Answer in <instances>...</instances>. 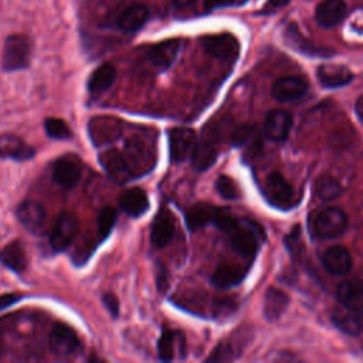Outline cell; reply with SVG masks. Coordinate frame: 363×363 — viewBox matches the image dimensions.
I'll list each match as a JSON object with an SVG mask.
<instances>
[{
	"mask_svg": "<svg viewBox=\"0 0 363 363\" xmlns=\"http://www.w3.org/2000/svg\"><path fill=\"white\" fill-rule=\"evenodd\" d=\"M225 233L233 250L245 258H252L265 238L261 225L248 218H235Z\"/></svg>",
	"mask_w": 363,
	"mask_h": 363,
	"instance_id": "obj_1",
	"label": "cell"
},
{
	"mask_svg": "<svg viewBox=\"0 0 363 363\" xmlns=\"http://www.w3.org/2000/svg\"><path fill=\"white\" fill-rule=\"evenodd\" d=\"M347 216L337 207H325L312 213L309 218V230L313 237L330 240L342 235L347 228Z\"/></svg>",
	"mask_w": 363,
	"mask_h": 363,
	"instance_id": "obj_2",
	"label": "cell"
},
{
	"mask_svg": "<svg viewBox=\"0 0 363 363\" xmlns=\"http://www.w3.org/2000/svg\"><path fill=\"white\" fill-rule=\"evenodd\" d=\"M31 41L26 34H11L4 41L1 57L3 69L7 72L24 69L30 65Z\"/></svg>",
	"mask_w": 363,
	"mask_h": 363,
	"instance_id": "obj_3",
	"label": "cell"
},
{
	"mask_svg": "<svg viewBox=\"0 0 363 363\" xmlns=\"http://www.w3.org/2000/svg\"><path fill=\"white\" fill-rule=\"evenodd\" d=\"M262 194L271 206L278 208H289L295 201L294 189L279 173H271L267 176L262 184Z\"/></svg>",
	"mask_w": 363,
	"mask_h": 363,
	"instance_id": "obj_4",
	"label": "cell"
},
{
	"mask_svg": "<svg viewBox=\"0 0 363 363\" xmlns=\"http://www.w3.org/2000/svg\"><path fill=\"white\" fill-rule=\"evenodd\" d=\"M78 228H79L78 220L72 213H68V211L61 213L50 235V244L52 250L57 252L67 250L74 241V238L77 237Z\"/></svg>",
	"mask_w": 363,
	"mask_h": 363,
	"instance_id": "obj_5",
	"label": "cell"
},
{
	"mask_svg": "<svg viewBox=\"0 0 363 363\" xmlns=\"http://www.w3.org/2000/svg\"><path fill=\"white\" fill-rule=\"evenodd\" d=\"M79 337L72 328L65 323H54L50 333V347L52 353L61 357L72 356L79 349Z\"/></svg>",
	"mask_w": 363,
	"mask_h": 363,
	"instance_id": "obj_6",
	"label": "cell"
},
{
	"mask_svg": "<svg viewBox=\"0 0 363 363\" xmlns=\"http://www.w3.org/2000/svg\"><path fill=\"white\" fill-rule=\"evenodd\" d=\"M197 145L196 133L190 128H173L169 130V152L174 163H180L193 155Z\"/></svg>",
	"mask_w": 363,
	"mask_h": 363,
	"instance_id": "obj_7",
	"label": "cell"
},
{
	"mask_svg": "<svg viewBox=\"0 0 363 363\" xmlns=\"http://www.w3.org/2000/svg\"><path fill=\"white\" fill-rule=\"evenodd\" d=\"M122 129V122L111 116H98L91 119L88 123L89 138L96 146H104L116 140L121 136Z\"/></svg>",
	"mask_w": 363,
	"mask_h": 363,
	"instance_id": "obj_8",
	"label": "cell"
},
{
	"mask_svg": "<svg viewBox=\"0 0 363 363\" xmlns=\"http://www.w3.org/2000/svg\"><path fill=\"white\" fill-rule=\"evenodd\" d=\"M99 162L105 172L118 183L128 180L132 176L133 167L123 152L118 149H106L99 153Z\"/></svg>",
	"mask_w": 363,
	"mask_h": 363,
	"instance_id": "obj_9",
	"label": "cell"
},
{
	"mask_svg": "<svg viewBox=\"0 0 363 363\" xmlns=\"http://www.w3.org/2000/svg\"><path fill=\"white\" fill-rule=\"evenodd\" d=\"M16 213L18 221L27 231L33 234H41L44 231L47 214L41 203L35 200H24L20 203Z\"/></svg>",
	"mask_w": 363,
	"mask_h": 363,
	"instance_id": "obj_10",
	"label": "cell"
},
{
	"mask_svg": "<svg viewBox=\"0 0 363 363\" xmlns=\"http://www.w3.org/2000/svg\"><path fill=\"white\" fill-rule=\"evenodd\" d=\"M330 319L339 330L347 335H359L363 330V311L346 306L340 302L332 309Z\"/></svg>",
	"mask_w": 363,
	"mask_h": 363,
	"instance_id": "obj_11",
	"label": "cell"
},
{
	"mask_svg": "<svg viewBox=\"0 0 363 363\" xmlns=\"http://www.w3.org/2000/svg\"><path fill=\"white\" fill-rule=\"evenodd\" d=\"M182 41L177 38H170L166 41H160L149 48L146 54V60L157 69L163 71L167 69L174 60L177 58V54L180 51Z\"/></svg>",
	"mask_w": 363,
	"mask_h": 363,
	"instance_id": "obj_12",
	"label": "cell"
},
{
	"mask_svg": "<svg viewBox=\"0 0 363 363\" xmlns=\"http://www.w3.org/2000/svg\"><path fill=\"white\" fill-rule=\"evenodd\" d=\"M308 91V82L298 75H288L278 78L272 85V95L275 99L289 102L302 98Z\"/></svg>",
	"mask_w": 363,
	"mask_h": 363,
	"instance_id": "obj_13",
	"label": "cell"
},
{
	"mask_svg": "<svg viewBox=\"0 0 363 363\" xmlns=\"http://www.w3.org/2000/svg\"><path fill=\"white\" fill-rule=\"evenodd\" d=\"M204 50L221 60H231L238 55L240 44L237 38L231 34H217L204 37L201 41Z\"/></svg>",
	"mask_w": 363,
	"mask_h": 363,
	"instance_id": "obj_14",
	"label": "cell"
},
{
	"mask_svg": "<svg viewBox=\"0 0 363 363\" xmlns=\"http://www.w3.org/2000/svg\"><path fill=\"white\" fill-rule=\"evenodd\" d=\"M292 126V116L284 109H274L267 113L264 121V132L274 142L286 139Z\"/></svg>",
	"mask_w": 363,
	"mask_h": 363,
	"instance_id": "obj_15",
	"label": "cell"
},
{
	"mask_svg": "<svg viewBox=\"0 0 363 363\" xmlns=\"http://www.w3.org/2000/svg\"><path fill=\"white\" fill-rule=\"evenodd\" d=\"M34 149L14 133L0 135V157L13 160H28L34 156Z\"/></svg>",
	"mask_w": 363,
	"mask_h": 363,
	"instance_id": "obj_16",
	"label": "cell"
},
{
	"mask_svg": "<svg viewBox=\"0 0 363 363\" xmlns=\"http://www.w3.org/2000/svg\"><path fill=\"white\" fill-rule=\"evenodd\" d=\"M54 180L64 189L74 187L81 177V166L75 157H60L52 167Z\"/></svg>",
	"mask_w": 363,
	"mask_h": 363,
	"instance_id": "obj_17",
	"label": "cell"
},
{
	"mask_svg": "<svg viewBox=\"0 0 363 363\" xmlns=\"http://www.w3.org/2000/svg\"><path fill=\"white\" fill-rule=\"evenodd\" d=\"M322 264L332 275H346L352 268V255L343 245H332L322 255Z\"/></svg>",
	"mask_w": 363,
	"mask_h": 363,
	"instance_id": "obj_18",
	"label": "cell"
},
{
	"mask_svg": "<svg viewBox=\"0 0 363 363\" xmlns=\"http://www.w3.org/2000/svg\"><path fill=\"white\" fill-rule=\"evenodd\" d=\"M174 234V220L173 216L169 210L162 208L153 223H152V230H150V238L152 244L157 248H162L170 242Z\"/></svg>",
	"mask_w": 363,
	"mask_h": 363,
	"instance_id": "obj_19",
	"label": "cell"
},
{
	"mask_svg": "<svg viewBox=\"0 0 363 363\" xmlns=\"http://www.w3.org/2000/svg\"><path fill=\"white\" fill-rule=\"evenodd\" d=\"M316 77L325 88H340L353 79L352 71L337 64H322L316 71Z\"/></svg>",
	"mask_w": 363,
	"mask_h": 363,
	"instance_id": "obj_20",
	"label": "cell"
},
{
	"mask_svg": "<svg viewBox=\"0 0 363 363\" xmlns=\"http://www.w3.org/2000/svg\"><path fill=\"white\" fill-rule=\"evenodd\" d=\"M346 16V3L343 0H322L315 10V18L322 27H333Z\"/></svg>",
	"mask_w": 363,
	"mask_h": 363,
	"instance_id": "obj_21",
	"label": "cell"
},
{
	"mask_svg": "<svg viewBox=\"0 0 363 363\" xmlns=\"http://www.w3.org/2000/svg\"><path fill=\"white\" fill-rule=\"evenodd\" d=\"M147 18H149L147 7L145 4L136 3V4L126 7L121 13V16L118 18V27L123 33H135L146 24Z\"/></svg>",
	"mask_w": 363,
	"mask_h": 363,
	"instance_id": "obj_22",
	"label": "cell"
},
{
	"mask_svg": "<svg viewBox=\"0 0 363 363\" xmlns=\"http://www.w3.org/2000/svg\"><path fill=\"white\" fill-rule=\"evenodd\" d=\"M121 208L130 217H139L149 208V199L143 189L133 187L122 193L119 197Z\"/></svg>",
	"mask_w": 363,
	"mask_h": 363,
	"instance_id": "obj_23",
	"label": "cell"
},
{
	"mask_svg": "<svg viewBox=\"0 0 363 363\" xmlns=\"http://www.w3.org/2000/svg\"><path fill=\"white\" fill-rule=\"evenodd\" d=\"M0 262L14 272H23L27 267V254L21 241L14 240L0 250Z\"/></svg>",
	"mask_w": 363,
	"mask_h": 363,
	"instance_id": "obj_24",
	"label": "cell"
},
{
	"mask_svg": "<svg viewBox=\"0 0 363 363\" xmlns=\"http://www.w3.org/2000/svg\"><path fill=\"white\" fill-rule=\"evenodd\" d=\"M337 301L346 306L363 311V281L346 279L336 289Z\"/></svg>",
	"mask_w": 363,
	"mask_h": 363,
	"instance_id": "obj_25",
	"label": "cell"
},
{
	"mask_svg": "<svg viewBox=\"0 0 363 363\" xmlns=\"http://www.w3.org/2000/svg\"><path fill=\"white\" fill-rule=\"evenodd\" d=\"M116 78V68L112 64H102L88 78V92L92 95H101L108 91Z\"/></svg>",
	"mask_w": 363,
	"mask_h": 363,
	"instance_id": "obj_26",
	"label": "cell"
},
{
	"mask_svg": "<svg viewBox=\"0 0 363 363\" xmlns=\"http://www.w3.org/2000/svg\"><path fill=\"white\" fill-rule=\"evenodd\" d=\"M218 210H220L218 207H214L213 204H208V203L194 204L186 214L187 227L191 231H194V230L203 228L208 224H214Z\"/></svg>",
	"mask_w": 363,
	"mask_h": 363,
	"instance_id": "obj_27",
	"label": "cell"
},
{
	"mask_svg": "<svg viewBox=\"0 0 363 363\" xmlns=\"http://www.w3.org/2000/svg\"><path fill=\"white\" fill-rule=\"evenodd\" d=\"M245 271L247 269L241 265L223 262L216 268L211 277V282L218 288H231L234 285H238L244 279Z\"/></svg>",
	"mask_w": 363,
	"mask_h": 363,
	"instance_id": "obj_28",
	"label": "cell"
},
{
	"mask_svg": "<svg viewBox=\"0 0 363 363\" xmlns=\"http://www.w3.org/2000/svg\"><path fill=\"white\" fill-rule=\"evenodd\" d=\"M285 37H286V41L289 43L291 47H294L295 50H298L299 52H303V54H306V55L325 57V55L332 54L330 50L320 48V47L313 45L312 43H309V41L299 33V30H298L295 26H289V27H288V30H286V33H285Z\"/></svg>",
	"mask_w": 363,
	"mask_h": 363,
	"instance_id": "obj_29",
	"label": "cell"
},
{
	"mask_svg": "<svg viewBox=\"0 0 363 363\" xmlns=\"http://www.w3.org/2000/svg\"><path fill=\"white\" fill-rule=\"evenodd\" d=\"M288 302L289 299L286 294L277 288H269L264 301V315L267 320H277L284 313Z\"/></svg>",
	"mask_w": 363,
	"mask_h": 363,
	"instance_id": "obj_30",
	"label": "cell"
},
{
	"mask_svg": "<svg viewBox=\"0 0 363 363\" xmlns=\"http://www.w3.org/2000/svg\"><path fill=\"white\" fill-rule=\"evenodd\" d=\"M216 157H217V152L214 145L207 140H203L196 145V149L191 155L193 167L199 172H203L216 162Z\"/></svg>",
	"mask_w": 363,
	"mask_h": 363,
	"instance_id": "obj_31",
	"label": "cell"
},
{
	"mask_svg": "<svg viewBox=\"0 0 363 363\" xmlns=\"http://www.w3.org/2000/svg\"><path fill=\"white\" fill-rule=\"evenodd\" d=\"M340 184L330 176H322L316 180V194L322 200H333L340 194Z\"/></svg>",
	"mask_w": 363,
	"mask_h": 363,
	"instance_id": "obj_32",
	"label": "cell"
},
{
	"mask_svg": "<svg viewBox=\"0 0 363 363\" xmlns=\"http://www.w3.org/2000/svg\"><path fill=\"white\" fill-rule=\"evenodd\" d=\"M174 340H176V333L169 330L167 328H163L162 335L157 342V353L160 360L163 362H170L174 357Z\"/></svg>",
	"mask_w": 363,
	"mask_h": 363,
	"instance_id": "obj_33",
	"label": "cell"
},
{
	"mask_svg": "<svg viewBox=\"0 0 363 363\" xmlns=\"http://www.w3.org/2000/svg\"><path fill=\"white\" fill-rule=\"evenodd\" d=\"M44 129L47 135L52 139H69L71 138V129L67 125L65 121L60 118H48L44 122Z\"/></svg>",
	"mask_w": 363,
	"mask_h": 363,
	"instance_id": "obj_34",
	"label": "cell"
},
{
	"mask_svg": "<svg viewBox=\"0 0 363 363\" xmlns=\"http://www.w3.org/2000/svg\"><path fill=\"white\" fill-rule=\"evenodd\" d=\"M115 221H116V211L115 208L106 206L104 207L99 214H98V220H96V225H98V231H99V235L102 238L108 237L115 225Z\"/></svg>",
	"mask_w": 363,
	"mask_h": 363,
	"instance_id": "obj_35",
	"label": "cell"
},
{
	"mask_svg": "<svg viewBox=\"0 0 363 363\" xmlns=\"http://www.w3.org/2000/svg\"><path fill=\"white\" fill-rule=\"evenodd\" d=\"M216 189L227 200H235L240 197V189L237 183L228 176H220L216 182Z\"/></svg>",
	"mask_w": 363,
	"mask_h": 363,
	"instance_id": "obj_36",
	"label": "cell"
},
{
	"mask_svg": "<svg viewBox=\"0 0 363 363\" xmlns=\"http://www.w3.org/2000/svg\"><path fill=\"white\" fill-rule=\"evenodd\" d=\"M102 302H104V305L106 306L108 312H109L113 318H116L118 313H119V301L116 299V296H115L113 294H104V295H102Z\"/></svg>",
	"mask_w": 363,
	"mask_h": 363,
	"instance_id": "obj_37",
	"label": "cell"
},
{
	"mask_svg": "<svg viewBox=\"0 0 363 363\" xmlns=\"http://www.w3.org/2000/svg\"><path fill=\"white\" fill-rule=\"evenodd\" d=\"M240 3H241V0H204V7L207 10H213V9H220V7L235 6Z\"/></svg>",
	"mask_w": 363,
	"mask_h": 363,
	"instance_id": "obj_38",
	"label": "cell"
},
{
	"mask_svg": "<svg viewBox=\"0 0 363 363\" xmlns=\"http://www.w3.org/2000/svg\"><path fill=\"white\" fill-rule=\"evenodd\" d=\"M21 298H23V296H21L20 294H13V292L0 295V311L10 308L13 303L18 302Z\"/></svg>",
	"mask_w": 363,
	"mask_h": 363,
	"instance_id": "obj_39",
	"label": "cell"
},
{
	"mask_svg": "<svg viewBox=\"0 0 363 363\" xmlns=\"http://www.w3.org/2000/svg\"><path fill=\"white\" fill-rule=\"evenodd\" d=\"M354 112H356V116L357 119L363 123V95L359 96L356 99V104H354Z\"/></svg>",
	"mask_w": 363,
	"mask_h": 363,
	"instance_id": "obj_40",
	"label": "cell"
},
{
	"mask_svg": "<svg viewBox=\"0 0 363 363\" xmlns=\"http://www.w3.org/2000/svg\"><path fill=\"white\" fill-rule=\"evenodd\" d=\"M291 0H268L267 1V6L268 7H272V9H278V7H282L285 4H288Z\"/></svg>",
	"mask_w": 363,
	"mask_h": 363,
	"instance_id": "obj_41",
	"label": "cell"
},
{
	"mask_svg": "<svg viewBox=\"0 0 363 363\" xmlns=\"http://www.w3.org/2000/svg\"><path fill=\"white\" fill-rule=\"evenodd\" d=\"M194 0H174V6L179 7V9H183V7H187L189 4H191Z\"/></svg>",
	"mask_w": 363,
	"mask_h": 363,
	"instance_id": "obj_42",
	"label": "cell"
}]
</instances>
